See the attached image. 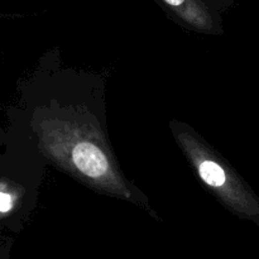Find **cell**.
Wrapping results in <instances>:
<instances>
[{"instance_id": "obj_2", "label": "cell", "mask_w": 259, "mask_h": 259, "mask_svg": "<svg viewBox=\"0 0 259 259\" xmlns=\"http://www.w3.org/2000/svg\"><path fill=\"white\" fill-rule=\"evenodd\" d=\"M174 12L195 25H209V0H161ZM212 2V0H210Z\"/></svg>"}, {"instance_id": "obj_1", "label": "cell", "mask_w": 259, "mask_h": 259, "mask_svg": "<svg viewBox=\"0 0 259 259\" xmlns=\"http://www.w3.org/2000/svg\"><path fill=\"white\" fill-rule=\"evenodd\" d=\"M72 161L80 172L90 179H103L110 169L105 154L99 147L89 142L76 144L72 151Z\"/></svg>"}, {"instance_id": "obj_3", "label": "cell", "mask_w": 259, "mask_h": 259, "mask_svg": "<svg viewBox=\"0 0 259 259\" xmlns=\"http://www.w3.org/2000/svg\"><path fill=\"white\" fill-rule=\"evenodd\" d=\"M199 174L205 184L215 187V189L225 186V184L228 182V176L224 168L217 162L209 161V159H205L199 164Z\"/></svg>"}, {"instance_id": "obj_4", "label": "cell", "mask_w": 259, "mask_h": 259, "mask_svg": "<svg viewBox=\"0 0 259 259\" xmlns=\"http://www.w3.org/2000/svg\"><path fill=\"white\" fill-rule=\"evenodd\" d=\"M12 196L0 191V212H7L12 209Z\"/></svg>"}]
</instances>
